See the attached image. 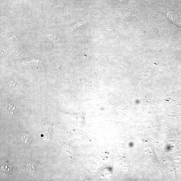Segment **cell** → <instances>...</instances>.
Returning <instances> with one entry per match:
<instances>
[{
  "label": "cell",
  "mask_w": 181,
  "mask_h": 181,
  "mask_svg": "<svg viewBox=\"0 0 181 181\" xmlns=\"http://www.w3.org/2000/svg\"><path fill=\"white\" fill-rule=\"evenodd\" d=\"M12 167L8 161H7L1 166V171L3 173H9L12 170Z\"/></svg>",
  "instance_id": "2"
},
{
  "label": "cell",
  "mask_w": 181,
  "mask_h": 181,
  "mask_svg": "<svg viewBox=\"0 0 181 181\" xmlns=\"http://www.w3.org/2000/svg\"><path fill=\"white\" fill-rule=\"evenodd\" d=\"M21 107V104L18 102H13L8 104L5 108L10 113L13 114L18 112Z\"/></svg>",
  "instance_id": "1"
}]
</instances>
